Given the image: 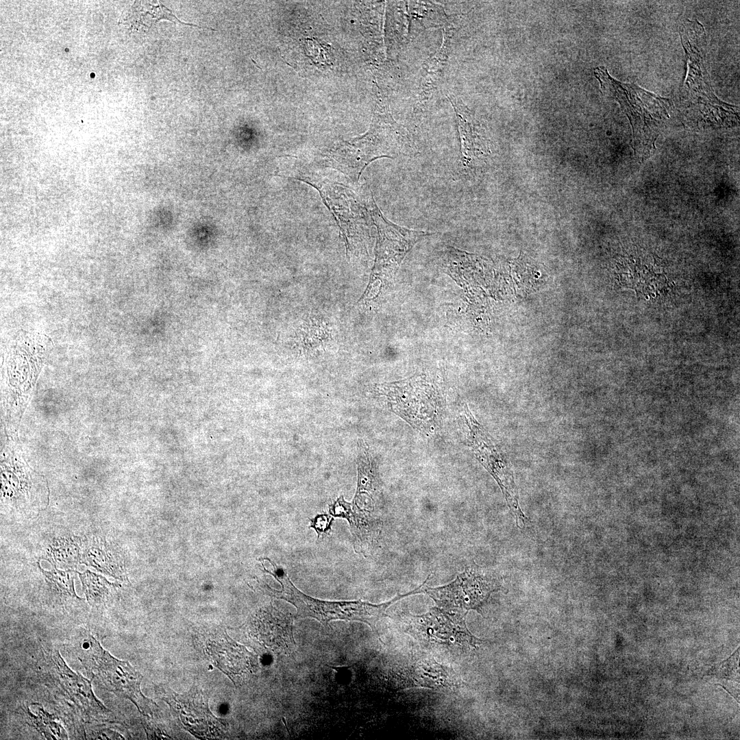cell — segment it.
Returning a JSON list of instances; mask_svg holds the SVG:
<instances>
[{
	"label": "cell",
	"instance_id": "1",
	"mask_svg": "<svg viewBox=\"0 0 740 740\" xmlns=\"http://www.w3.org/2000/svg\"><path fill=\"white\" fill-rule=\"evenodd\" d=\"M273 566L270 574L280 583L282 589L277 591L269 588L270 594L292 604L297 608L296 618L311 617L318 620L326 628H330L332 620H346L363 622L376 632V624L380 619L387 617L386 610L394 602L404 597L420 593V587L402 595H397L388 602L373 604L361 600L355 601H324L306 595L291 582L284 569L267 558Z\"/></svg>",
	"mask_w": 740,
	"mask_h": 740
},
{
	"label": "cell",
	"instance_id": "2",
	"mask_svg": "<svg viewBox=\"0 0 740 740\" xmlns=\"http://www.w3.org/2000/svg\"><path fill=\"white\" fill-rule=\"evenodd\" d=\"M466 614L436 606L425 614L407 616L404 630L429 651L461 653L480 642L467 629Z\"/></svg>",
	"mask_w": 740,
	"mask_h": 740
},
{
	"label": "cell",
	"instance_id": "3",
	"mask_svg": "<svg viewBox=\"0 0 740 740\" xmlns=\"http://www.w3.org/2000/svg\"><path fill=\"white\" fill-rule=\"evenodd\" d=\"M83 637L84 656L81 661L101 685L116 695L130 700L140 713H151L149 706L156 703L140 691L143 676L129 662L112 656L88 632H84Z\"/></svg>",
	"mask_w": 740,
	"mask_h": 740
},
{
	"label": "cell",
	"instance_id": "4",
	"mask_svg": "<svg viewBox=\"0 0 740 740\" xmlns=\"http://www.w3.org/2000/svg\"><path fill=\"white\" fill-rule=\"evenodd\" d=\"M429 577L423 583L421 593L429 595L436 606L449 611L480 612L491 593L498 587L496 579L477 566L466 567L452 582L441 587H426Z\"/></svg>",
	"mask_w": 740,
	"mask_h": 740
},
{
	"label": "cell",
	"instance_id": "5",
	"mask_svg": "<svg viewBox=\"0 0 740 740\" xmlns=\"http://www.w3.org/2000/svg\"><path fill=\"white\" fill-rule=\"evenodd\" d=\"M464 411L465 423L469 430L468 439L476 457L499 484L508 506L516 517L517 525L523 528L527 517L519 507L517 487L508 462L467 406Z\"/></svg>",
	"mask_w": 740,
	"mask_h": 740
},
{
	"label": "cell",
	"instance_id": "6",
	"mask_svg": "<svg viewBox=\"0 0 740 740\" xmlns=\"http://www.w3.org/2000/svg\"><path fill=\"white\" fill-rule=\"evenodd\" d=\"M594 74L600 83L602 92L619 103L631 123L639 119L647 125V119L656 121V117H669L668 110L671 106L667 99L634 84H624L615 80L604 67L596 68Z\"/></svg>",
	"mask_w": 740,
	"mask_h": 740
},
{
	"label": "cell",
	"instance_id": "7",
	"mask_svg": "<svg viewBox=\"0 0 740 740\" xmlns=\"http://www.w3.org/2000/svg\"><path fill=\"white\" fill-rule=\"evenodd\" d=\"M53 663L62 689L80 709L92 715L103 714L106 708L95 695L91 682L73 671L58 652L52 655Z\"/></svg>",
	"mask_w": 740,
	"mask_h": 740
},
{
	"label": "cell",
	"instance_id": "8",
	"mask_svg": "<svg viewBox=\"0 0 740 740\" xmlns=\"http://www.w3.org/2000/svg\"><path fill=\"white\" fill-rule=\"evenodd\" d=\"M260 630L258 634L267 645L280 653L292 655L296 643L293 633V617L289 612L272 608L267 624Z\"/></svg>",
	"mask_w": 740,
	"mask_h": 740
},
{
	"label": "cell",
	"instance_id": "9",
	"mask_svg": "<svg viewBox=\"0 0 740 740\" xmlns=\"http://www.w3.org/2000/svg\"><path fill=\"white\" fill-rule=\"evenodd\" d=\"M160 20H167L183 25L200 26L184 23L162 3L156 5L144 1H136L127 15L123 19V23L131 29L141 30L151 27Z\"/></svg>",
	"mask_w": 740,
	"mask_h": 740
},
{
	"label": "cell",
	"instance_id": "10",
	"mask_svg": "<svg viewBox=\"0 0 740 740\" xmlns=\"http://www.w3.org/2000/svg\"><path fill=\"white\" fill-rule=\"evenodd\" d=\"M330 513L336 517L346 519L350 526L355 549H361L372 540L373 521L371 516L360 513L352 508L351 504L341 496L330 506Z\"/></svg>",
	"mask_w": 740,
	"mask_h": 740
},
{
	"label": "cell",
	"instance_id": "11",
	"mask_svg": "<svg viewBox=\"0 0 740 740\" xmlns=\"http://www.w3.org/2000/svg\"><path fill=\"white\" fill-rule=\"evenodd\" d=\"M415 679L421 686L436 688H453L456 680L451 672L434 660H421L415 666Z\"/></svg>",
	"mask_w": 740,
	"mask_h": 740
},
{
	"label": "cell",
	"instance_id": "12",
	"mask_svg": "<svg viewBox=\"0 0 740 740\" xmlns=\"http://www.w3.org/2000/svg\"><path fill=\"white\" fill-rule=\"evenodd\" d=\"M28 715L32 725L46 739H67V735L64 729L53 719L51 715L45 712L42 708H39L37 715H34L30 712H28Z\"/></svg>",
	"mask_w": 740,
	"mask_h": 740
},
{
	"label": "cell",
	"instance_id": "13",
	"mask_svg": "<svg viewBox=\"0 0 740 740\" xmlns=\"http://www.w3.org/2000/svg\"><path fill=\"white\" fill-rule=\"evenodd\" d=\"M332 521L333 518L328 515H318L311 519L310 527L315 530L319 539L329 532Z\"/></svg>",
	"mask_w": 740,
	"mask_h": 740
},
{
	"label": "cell",
	"instance_id": "14",
	"mask_svg": "<svg viewBox=\"0 0 740 740\" xmlns=\"http://www.w3.org/2000/svg\"><path fill=\"white\" fill-rule=\"evenodd\" d=\"M92 739H118L120 735L112 730L107 729H101L97 732H94Z\"/></svg>",
	"mask_w": 740,
	"mask_h": 740
}]
</instances>
